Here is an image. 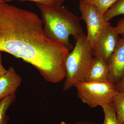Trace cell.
Listing matches in <instances>:
<instances>
[{
	"mask_svg": "<svg viewBox=\"0 0 124 124\" xmlns=\"http://www.w3.org/2000/svg\"><path fill=\"white\" fill-rule=\"evenodd\" d=\"M107 62L109 66L108 80L116 85L124 75V36L120 38L116 48Z\"/></svg>",
	"mask_w": 124,
	"mask_h": 124,
	"instance_id": "52a82bcc",
	"label": "cell"
},
{
	"mask_svg": "<svg viewBox=\"0 0 124 124\" xmlns=\"http://www.w3.org/2000/svg\"><path fill=\"white\" fill-rule=\"evenodd\" d=\"M5 0H0V3L4 2Z\"/></svg>",
	"mask_w": 124,
	"mask_h": 124,
	"instance_id": "44dd1931",
	"label": "cell"
},
{
	"mask_svg": "<svg viewBox=\"0 0 124 124\" xmlns=\"http://www.w3.org/2000/svg\"><path fill=\"white\" fill-rule=\"evenodd\" d=\"M120 38L115 32V27L110 23L100 34L97 45L93 50V56L108 62L116 48Z\"/></svg>",
	"mask_w": 124,
	"mask_h": 124,
	"instance_id": "8992f818",
	"label": "cell"
},
{
	"mask_svg": "<svg viewBox=\"0 0 124 124\" xmlns=\"http://www.w3.org/2000/svg\"><path fill=\"white\" fill-rule=\"evenodd\" d=\"M76 40L75 45L66 59L63 91H67L77 83L84 81L95 58L84 33Z\"/></svg>",
	"mask_w": 124,
	"mask_h": 124,
	"instance_id": "3957f363",
	"label": "cell"
},
{
	"mask_svg": "<svg viewBox=\"0 0 124 124\" xmlns=\"http://www.w3.org/2000/svg\"><path fill=\"white\" fill-rule=\"evenodd\" d=\"M78 97L91 108L113 103L119 93L115 85L109 80L103 82L81 81L76 84Z\"/></svg>",
	"mask_w": 124,
	"mask_h": 124,
	"instance_id": "277c9868",
	"label": "cell"
},
{
	"mask_svg": "<svg viewBox=\"0 0 124 124\" xmlns=\"http://www.w3.org/2000/svg\"><path fill=\"white\" fill-rule=\"evenodd\" d=\"M67 0H5V2L13 1H31L49 6H57L62 5L63 3Z\"/></svg>",
	"mask_w": 124,
	"mask_h": 124,
	"instance_id": "9a60e30c",
	"label": "cell"
},
{
	"mask_svg": "<svg viewBox=\"0 0 124 124\" xmlns=\"http://www.w3.org/2000/svg\"><path fill=\"white\" fill-rule=\"evenodd\" d=\"M115 31L117 35L124 36V17L118 21L115 27Z\"/></svg>",
	"mask_w": 124,
	"mask_h": 124,
	"instance_id": "2e32d148",
	"label": "cell"
},
{
	"mask_svg": "<svg viewBox=\"0 0 124 124\" xmlns=\"http://www.w3.org/2000/svg\"><path fill=\"white\" fill-rule=\"evenodd\" d=\"M0 51L31 64L47 82L65 78L69 50L45 36L36 14L5 2L0 3Z\"/></svg>",
	"mask_w": 124,
	"mask_h": 124,
	"instance_id": "6da1fadb",
	"label": "cell"
},
{
	"mask_svg": "<svg viewBox=\"0 0 124 124\" xmlns=\"http://www.w3.org/2000/svg\"><path fill=\"white\" fill-rule=\"evenodd\" d=\"M124 15V0H118L103 15L105 22H109L110 20L116 16Z\"/></svg>",
	"mask_w": 124,
	"mask_h": 124,
	"instance_id": "8fae6325",
	"label": "cell"
},
{
	"mask_svg": "<svg viewBox=\"0 0 124 124\" xmlns=\"http://www.w3.org/2000/svg\"><path fill=\"white\" fill-rule=\"evenodd\" d=\"M104 113V120L102 124H120L113 103L101 107Z\"/></svg>",
	"mask_w": 124,
	"mask_h": 124,
	"instance_id": "7c38bea8",
	"label": "cell"
},
{
	"mask_svg": "<svg viewBox=\"0 0 124 124\" xmlns=\"http://www.w3.org/2000/svg\"><path fill=\"white\" fill-rule=\"evenodd\" d=\"M115 86L118 92L124 93V75L119 82L115 85Z\"/></svg>",
	"mask_w": 124,
	"mask_h": 124,
	"instance_id": "e0dca14e",
	"label": "cell"
},
{
	"mask_svg": "<svg viewBox=\"0 0 124 124\" xmlns=\"http://www.w3.org/2000/svg\"><path fill=\"white\" fill-rule=\"evenodd\" d=\"M22 81L14 68L9 67L6 73L0 76V101L16 93Z\"/></svg>",
	"mask_w": 124,
	"mask_h": 124,
	"instance_id": "ba28073f",
	"label": "cell"
},
{
	"mask_svg": "<svg viewBox=\"0 0 124 124\" xmlns=\"http://www.w3.org/2000/svg\"><path fill=\"white\" fill-rule=\"evenodd\" d=\"M79 8L81 15L80 19L86 23L87 41L93 51L100 34L110 23L106 22L103 15L93 5L84 0H79Z\"/></svg>",
	"mask_w": 124,
	"mask_h": 124,
	"instance_id": "5b68a950",
	"label": "cell"
},
{
	"mask_svg": "<svg viewBox=\"0 0 124 124\" xmlns=\"http://www.w3.org/2000/svg\"><path fill=\"white\" fill-rule=\"evenodd\" d=\"M66 124L65 122H64V121H62V122H61V123H60V124Z\"/></svg>",
	"mask_w": 124,
	"mask_h": 124,
	"instance_id": "ffe728a7",
	"label": "cell"
},
{
	"mask_svg": "<svg viewBox=\"0 0 124 124\" xmlns=\"http://www.w3.org/2000/svg\"><path fill=\"white\" fill-rule=\"evenodd\" d=\"M113 103L119 123L124 124V93L119 92L115 97Z\"/></svg>",
	"mask_w": 124,
	"mask_h": 124,
	"instance_id": "4fadbf2b",
	"label": "cell"
},
{
	"mask_svg": "<svg viewBox=\"0 0 124 124\" xmlns=\"http://www.w3.org/2000/svg\"><path fill=\"white\" fill-rule=\"evenodd\" d=\"M16 93L0 101V124H8L9 117L6 112L16 99Z\"/></svg>",
	"mask_w": 124,
	"mask_h": 124,
	"instance_id": "30bf717a",
	"label": "cell"
},
{
	"mask_svg": "<svg viewBox=\"0 0 124 124\" xmlns=\"http://www.w3.org/2000/svg\"><path fill=\"white\" fill-rule=\"evenodd\" d=\"M109 66L107 61L95 57L86 74L84 81L87 82H103L108 80Z\"/></svg>",
	"mask_w": 124,
	"mask_h": 124,
	"instance_id": "9c48e42d",
	"label": "cell"
},
{
	"mask_svg": "<svg viewBox=\"0 0 124 124\" xmlns=\"http://www.w3.org/2000/svg\"><path fill=\"white\" fill-rule=\"evenodd\" d=\"M7 70L5 68L2 63V55L0 51V76L4 74L7 72Z\"/></svg>",
	"mask_w": 124,
	"mask_h": 124,
	"instance_id": "ac0fdd59",
	"label": "cell"
},
{
	"mask_svg": "<svg viewBox=\"0 0 124 124\" xmlns=\"http://www.w3.org/2000/svg\"><path fill=\"white\" fill-rule=\"evenodd\" d=\"M73 124H98L96 122L92 121H77Z\"/></svg>",
	"mask_w": 124,
	"mask_h": 124,
	"instance_id": "d6986e66",
	"label": "cell"
},
{
	"mask_svg": "<svg viewBox=\"0 0 124 124\" xmlns=\"http://www.w3.org/2000/svg\"><path fill=\"white\" fill-rule=\"evenodd\" d=\"M39 9L43 31L48 39L65 46L70 51L73 48L70 36L75 39L84 33L80 19L62 5L49 6L37 3Z\"/></svg>",
	"mask_w": 124,
	"mask_h": 124,
	"instance_id": "7a4b0ae2",
	"label": "cell"
},
{
	"mask_svg": "<svg viewBox=\"0 0 124 124\" xmlns=\"http://www.w3.org/2000/svg\"><path fill=\"white\" fill-rule=\"evenodd\" d=\"M94 6L103 15L118 0H84Z\"/></svg>",
	"mask_w": 124,
	"mask_h": 124,
	"instance_id": "5bb4252c",
	"label": "cell"
}]
</instances>
